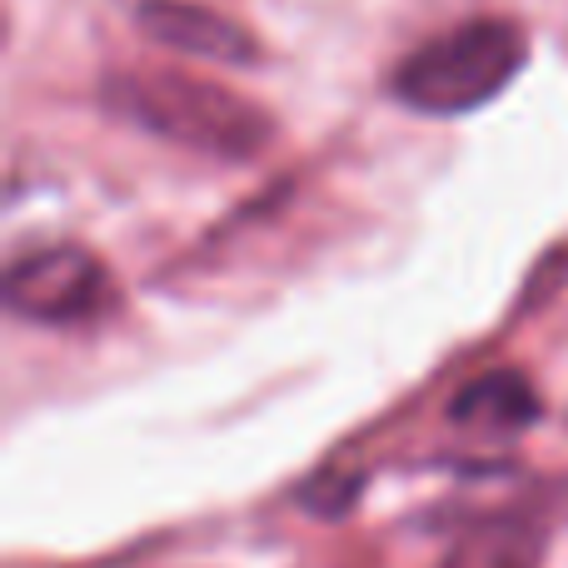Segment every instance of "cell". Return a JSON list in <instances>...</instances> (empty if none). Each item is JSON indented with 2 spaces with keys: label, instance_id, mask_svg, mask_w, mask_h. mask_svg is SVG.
<instances>
[{
  "label": "cell",
  "instance_id": "obj_1",
  "mask_svg": "<svg viewBox=\"0 0 568 568\" xmlns=\"http://www.w3.org/2000/svg\"><path fill=\"white\" fill-rule=\"evenodd\" d=\"M524 50L529 45H524V30L514 20H464L399 60L394 95L419 115H469L519 75Z\"/></svg>",
  "mask_w": 568,
  "mask_h": 568
},
{
  "label": "cell",
  "instance_id": "obj_2",
  "mask_svg": "<svg viewBox=\"0 0 568 568\" xmlns=\"http://www.w3.org/2000/svg\"><path fill=\"white\" fill-rule=\"evenodd\" d=\"M110 110L135 120L140 130L205 155H255L270 140V115L245 105L240 95L190 75H115L105 85Z\"/></svg>",
  "mask_w": 568,
  "mask_h": 568
},
{
  "label": "cell",
  "instance_id": "obj_3",
  "mask_svg": "<svg viewBox=\"0 0 568 568\" xmlns=\"http://www.w3.org/2000/svg\"><path fill=\"white\" fill-rule=\"evenodd\" d=\"M110 280L100 260L80 245H45L10 260L6 270V304L10 314L36 324H75L105 304Z\"/></svg>",
  "mask_w": 568,
  "mask_h": 568
},
{
  "label": "cell",
  "instance_id": "obj_4",
  "mask_svg": "<svg viewBox=\"0 0 568 568\" xmlns=\"http://www.w3.org/2000/svg\"><path fill=\"white\" fill-rule=\"evenodd\" d=\"M140 30L180 55L215 60V65H250L260 55L255 40L235 20H225L220 10L190 6V0H140Z\"/></svg>",
  "mask_w": 568,
  "mask_h": 568
},
{
  "label": "cell",
  "instance_id": "obj_5",
  "mask_svg": "<svg viewBox=\"0 0 568 568\" xmlns=\"http://www.w3.org/2000/svg\"><path fill=\"white\" fill-rule=\"evenodd\" d=\"M449 419L459 429H479V434H519L539 419V394L524 374H484V379L464 384L449 404Z\"/></svg>",
  "mask_w": 568,
  "mask_h": 568
}]
</instances>
